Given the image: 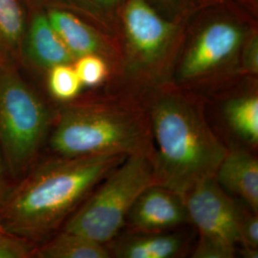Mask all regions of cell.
I'll use <instances>...</instances> for the list:
<instances>
[{
	"label": "cell",
	"mask_w": 258,
	"mask_h": 258,
	"mask_svg": "<svg viewBox=\"0 0 258 258\" xmlns=\"http://www.w3.org/2000/svg\"><path fill=\"white\" fill-rule=\"evenodd\" d=\"M125 158L58 156L37 166L8 190L0 206V226L31 242L45 237Z\"/></svg>",
	"instance_id": "cell-1"
},
{
	"label": "cell",
	"mask_w": 258,
	"mask_h": 258,
	"mask_svg": "<svg viewBox=\"0 0 258 258\" xmlns=\"http://www.w3.org/2000/svg\"><path fill=\"white\" fill-rule=\"evenodd\" d=\"M158 184L184 196L214 178L228 149L194 99L169 83L155 87L148 102Z\"/></svg>",
	"instance_id": "cell-2"
},
{
	"label": "cell",
	"mask_w": 258,
	"mask_h": 258,
	"mask_svg": "<svg viewBox=\"0 0 258 258\" xmlns=\"http://www.w3.org/2000/svg\"><path fill=\"white\" fill-rule=\"evenodd\" d=\"M256 31L254 16L235 0L199 5L185 21L171 74L174 86L194 87L240 75L243 47Z\"/></svg>",
	"instance_id": "cell-3"
},
{
	"label": "cell",
	"mask_w": 258,
	"mask_h": 258,
	"mask_svg": "<svg viewBox=\"0 0 258 258\" xmlns=\"http://www.w3.org/2000/svg\"><path fill=\"white\" fill-rule=\"evenodd\" d=\"M59 157L109 154L153 156L148 111L117 100L71 103L64 107L50 138Z\"/></svg>",
	"instance_id": "cell-4"
},
{
	"label": "cell",
	"mask_w": 258,
	"mask_h": 258,
	"mask_svg": "<svg viewBox=\"0 0 258 258\" xmlns=\"http://www.w3.org/2000/svg\"><path fill=\"white\" fill-rule=\"evenodd\" d=\"M185 21L167 19L148 0H123L116 13L120 73L152 87L169 83Z\"/></svg>",
	"instance_id": "cell-5"
},
{
	"label": "cell",
	"mask_w": 258,
	"mask_h": 258,
	"mask_svg": "<svg viewBox=\"0 0 258 258\" xmlns=\"http://www.w3.org/2000/svg\"><path fill=\"white\" fill-rule=\"evenodd\" d=\"M95 192L67 220L64 231L106 244L125 225L141 194L158 184L153 156L128 155L104 177Z\"/></svg>",
	"instance_id": "cell-6"
},
{
	"label": "cell",
	"mask_w": 258,
	"mask_h": 258,
	"mask_svg": "<svg viewBox=\"0 0 258 258\" xmlns=\"http://www.w3.org/2000/svg\"><path fill=\"white\" fill-rule=\"evenodd\" d=\"M45 104L13 62L0 61V151L9 172L25 175L46 136Z\"/></svg>",
	"instance_id": "cell-7"
},
{
	"label": "cell",
	"mask_w": 258,
	"mask_h": 258,
	"mask_svg": "<svg viewBox=\"0 0 258 258\" xmlns=\"http://www.w3.org/2000/svg\"><path fill=\"white\" fill-rule=\"evenodd\" d=\"M189 222L200 233L194 258H231L238 233V204L233 202L215 177L196 184L184 196Z\"/></svg>",
	"instance_id": "cell-8"
},
{
	"label": "cell",
	"mask_w": 258,
	"mask_h": 258,
	"mask_svg": "<svg viewBox=\"0 0 258 258\" xmlns=\"http://www.w3.org/2000/svg\"><path fill=\"white\" fill-rule=\"evenodd\" d=\"M189 222L180 194L162 184L148 186L137 198L129 212L125 224L134 233L166 232Z\"/></svg>",
	"instance_id": "cell-9"
},
{
	"label": "cell",
	"mask_w": 258,
	"mask_h": 258,
	"mask_svg": "<svg viewBox=\"0 0 258 258\" xmlns=\"http://www.w3.org/2000/svg\"><path fill=\"white\" fill-rule=\"evenodd\" d=\"M47 17L75 58L85 55H101L109 63L112 72L120 73L121 53L116 37L65 10H49Z\"/></svg>",
	"instance_id": "cell-10"
},
{
	"label": "cell",
	"mask_w": 258,
	"mask_h": 258,
	"mask_svg": "<svg viewBox=\"0 0 258 258\" xmlns=\"http://www.w3.org/2000/svg\"><path fill=\"white\" fill-rule=\"evenodd\" d=\"M222 187L236 194L251 211L258 212V161L249 151H228L215 174Z\"/></svg>",
	"instance_id": "cell-11"
},
{
	"label": "cell",
	"mask_w": 258,
	"mask_h": 258,
	"mask_svg": "<svg viewBox=\"0 0 258 258\" xmlns=\"http://www.w3.org/2000/svg\"><path fill=\"white\" fill-rule=\"evenodd\" d=\"M23 47L30 61L43 68L73 64L76 58L65 46L45 14L38 13L26 29Z\"/></svg>",
	"instance_id": "cell-12"
},
{
	"label": "cell",
	"mask_w": 258,
	"mask_h": 258,
	"mask_svg": "<svg viewBox=\"0 0 258 258\" xmlns=\"http://www.w3.org/2000/svg\"><path fill=\"white\" fill-rule=\"evenodd\" d=\"M184 247V238L178 233H134L116 243L113 253L120 258H173Z\"/></svg>",
	"instance_id": "cell-13"
},
{
	"label": "cell",
	"mask_w": 258,
	"mask_h": 258,
	"mask_svg": "<svg viewBox=\"0 0 258 258\" xmlns=\"http://www.w3.org/2000/svg\"><path fill=\"white\" fill-rule=\"evenodd\" d=\"M32 257L108 258L111 253L104 244L79 233L63 231L42 246L35 248Z\"/></svg>",
	"instance_id": "cell-14"
},
{
	"label": "cell",
	"mask_w": 258,
	"mask_h": 258,
	"mask_svg": "<svg viewBox=\"0 0 258 258\" xmlns=\"http://www.w3.org/2000/svg\"><path fill=\"white\" fill-rule=\"evenodd\" d=\"M26 19L19 0H0V61L13 60L23 48Z\"/></svg>",
	"instance_id": "cell-15"
},
{
	"label": "cell",
	"mask_w": 258,
	"mask_h": 258,
	"mask_svg": "<svg viewBox=\"0 0 258 258\" xmlns=\"http://www.w3.org/2000/svg\"><path fill=\"white\" fill-rule=\"evenodd\" d=\"M225 116L231 128L252 146L258 143L257 95H243L225 105Z\"/></svg>",
	"instance_id": "cell-16"
},
{
	"label": "cell",
	"mask_w": 258,
	"mask_h": 258,
	"mask_svg": "<svg viewBox=\"0 0 258 258\" xmlns=\"http://www.w3.org/2000/svg\"><path fill=\"white\" fill-rule=\"evenodd\" d=\"M48 71V89L55 100L67 102L77 98L83 84L73 64L55 65Z\"/></svg>",
	"instance_id": "cell-17"
},
{
	"label": "cell",
	"mask_w": 258,
	"mask_h": 258,
	"mask_svg": "<svg viewBox=\"0 0 258 258\" xmlns=\"http://www.w3.org/2000/svg\"><path fill=\"white\" fill-rule=\"evenodd\" d=\"M78 77L86 87H96L108 79L111 67L101 55H85L76 58L73 63Z\"/></svg>",
	"instance_id": "cell-18"
},
{
	"label": "cell",
	"mask_w": 258,
	"mask_h": 258,
	"mask_svg": "<svg viewBox=\"0 0 258 258\" xmlns=\"http://www.w3.org/2000/svg\"><path fill=\"white\" fill-rule=\"evenodd\" d=\"M238 233L243 253L247 257H257V213L248 211L238 205Z\"/></svg>",
	"instance_id": "cell-19"
},
{
	"label": "cell",
	"mask_w": 258,
	"mask_h": 258,
	"mask_svg": "<svg viewBox=\"0 0 258 258\" xmlns=\"http://www.w3.org/2000/svg\"><path fill=\"white\" fill-rule=\"evenodd\" d=\"M164 17L172 20L184 21L199 7L196 0H148Z\"/></svg>",
	"instance_id": "cell-20"
},
{
	"label": "cell",
	"mask_w": 258,
	"mask_h": 258,
	"mask_svg": "<svg viewBox=\"0 0 258 258\" xmlns=\"http://www.w3.org/2000/svg\"><path fill=\"white\" fill-rule=\"evenodd\" d=\"M33 242L8 232H0V258L32 257Z\"/></svg>",
	"instance_id": "cell-21"
},
{
	"label": "cell",
	"mask_w": 258,
	"mask_h": 258,
	"mask_svg": "<svg viewBox=\"0 0 258 258\" xmlns=\"http://www.w3.org/2000/svg\"><path fill=\"white\" fill-rule=\"evenodd\" d=\"M258 73V34L254 32L243 47L240 59V75L256 76Z\"/></svg>",
	"instance_id": "cell-22"
},
{
	"label": "cell",
	"mask_w": 258,
	"mask_h": 258,
	"mask_svg": "<svg viewBox=\"0 0 258 258\" xmlns=\"http://www.w3.org/2000/svg\"><path fill=\"white\" fill-rule=\"evenodd\" d=\"M103 17L116 24V13L123 0H88Z\"/></svg>",
	"instance_id": "cell-23"
},
{
	"label": "cell",
	"mask_w": 258,
	"mask_h": 258,
	"mask_svg": "<svg viewBox=\"0 0 258 258\" xmlns=\"http://www.w3.org/2000/svg\"><path fill=\"white\" fill-rule=\"evenodd\" d=\"M4 161L0 151V206L3 202L6 194L8 192V187L6 185V179L4 174Z\"/></svg>",
	"instance_id": "cell-24"
},
{
	"label": "cell",
	"mask_w": 258,
	"mask_h": 258,
	"mask_svg": "<svg viewBox=\"0 0 258 258\" xmlns=\"http://www.w3.org/2000/svg\"><path fill=\"white\" fill-rule=\"evenodd\" d=\"M0 232H7V231H4V229H3V228L0 226Z\"/></svg>",
	"instance_id": "cell-25"
}]
</instances>
